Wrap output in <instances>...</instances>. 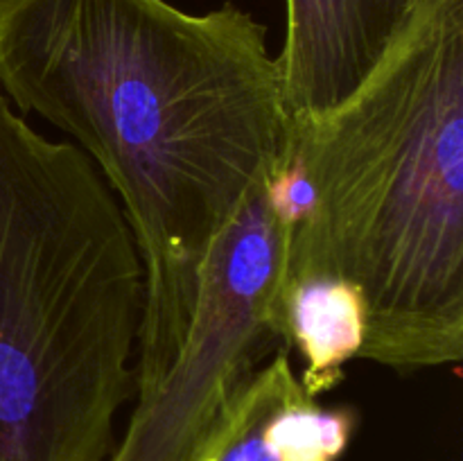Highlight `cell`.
<instances>
[{
  "label": "cell",
  "instance_id": "2",
  "mask_svg": "<svg viewBox=\"0 0 463 461\" xmlns=\"http://www.w3.org/2000/svg\"><path fill=\"white\" fill-rule=\"evenodd\" d=\"M307 208L280 289L328 276L364 306L360 357L411 373L463 357V0H419L344 102L289 129ZM280 294V292H279Z\"/></svg>",
  "mask_w": 463,
  "mask_h": 461
},
{
  "label": "cell",
  "instance_id": "5",
  "mask_svg": "<svg viewBox=\"0 0 463 461\" xmlns=\"http://www.w3.org/2000/svg\"><path fill=\"white\" fill-rule=\"evenodd\" d=\"M419 0H285L288 30L276 57L294 120L330 111L369 77Z\"/></svg>",
  "mask_w": 463,
  "mask_h": 461
},
{
  "label": "cell",
  "instance_id": "3",
  "mask_svg": "<svg viewBox=\"0 0 463 461\" xmlns=\"http://www.w3.org/2000/svg\"><path fill=\"white\" fill-rule=\"evenodd\" d=\"M145 269L90 158L0 93V461H109Z\"/></svg>",
  "mask_w": 463,
  "mask_h": 461
},
{
  "label": "cell",
  "instance_id": "7",
  "mask_svg": "<svg viewBox=\"0 0 463 461\" xmlns=\"http://www.w3.org/2000/svg\"><path fill=\"white\" fill-rule=\"evenodd\" d=\"M289 351V343H280L231 398L197 461H280L267 446L262 425L280 378L292 366Z\"/></svg>",
  "mask_w": 463,
  "mask_h": 461
},
{
  "label": "cell",
  "instance_id": "4",
  "mask_svg": "<svg viewBox=\"0 0 463 461\" xmlns=\"http://www.w3.org/2000/svg\"><path fill=\"white\" fill-rule=\"evenodd\" d=\"M274 163L208 247L179 353L138 398L109 461H197L231 398L288 343L279 315L288 221L271 194Z\"/></svg>",
  "mask_w": 463,
  "mask_h": 461
},
{
  "label": "cell",
  "instance_id": "6",
  "mask_svg": "<svg viewBox=\"0 0 463 461\" xmlns=\"http://www.w3.org/2000/svg\"><path fill=\"white\" fill-rule=\"evenodd\" d=\"M285 342L303 357L301 387L307 396L337 387L344 366L360 357L364 306L355 287L328 276L294 280L279 294Z\"/></svg>",
  "mask_w": 463,
  "mask_h": 461
},
{
  "label": "cell",
  "instance_id": "1",
  "mask_svg": "<svg viewBox=\"0 0 463 461\" xmlns=\"http://www.w3.org/2000/svg\"><path fill=\"white\" fill-rule=\"evenodd\" d=\"M0 93L99 167L145 269L136 396L175 362L202 260L289 118L267 27L238 5L0 0Z\"/></svg>",
  "mask_w": 463,
  "mask_h": 461
}]
</instances>
